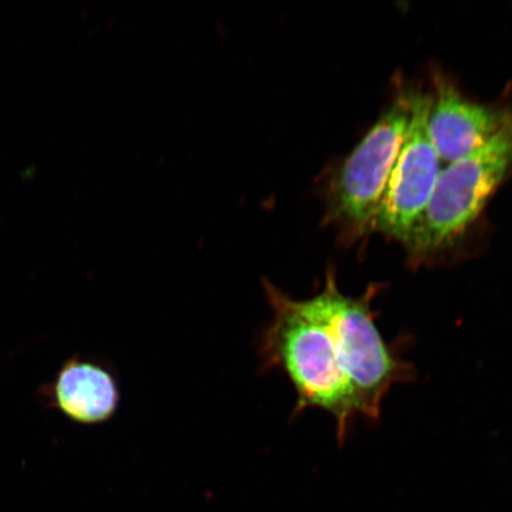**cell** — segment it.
Here are the masks:
<instances>
[{
  "mask_svg": "<svg viewBox=\"0 0 512 512\" xmlns=\"http://www.w3.org/2000/svg\"><path fill=\"white\" fill-rule=\"evenodd\" d=\"M262 286L273 312L259 343L264 368L283 371L291 381L297 413L317 408L332 415L343 444L379 368L373 324L329 288L296 300L267 279Z\"/></svg>",
  "mask_w": 512,
  "mask_h": 512,
  "instance_id": "cell-1",
  "label": "cell"
},
{
  "mask_svg": "<svg viewBox=\"0 0 512 512\" xmlns=\"http://www.w3.org/2000/svg\"><path fill=\"white\" fill-rule=\"evenodd\" d=\"M512 169V120L476 151L440 172L430 203L405 243L421 264L463 238Z\"/></svg>",
  "mask_w": 512,
  "mask_h": 512,
  "instance_id": "cell-2",
  "label": "cell"
},
{
  "mask_svg": "<svg viewBox=\"0 0 512 512\" xmlns=\"http://www.w3.org/2000/svg\"><path fill=\"white\" fill-rule=\"evenodd\" d=\"M411 107L412 92L400 94L329 178L325 220L336 224L345 238L375 230L377 211L405 142Z\"/></svg>",
  "mask_w": 512,
  "mask_h": 512,
  "instance_id": "cell-3",
  "label": "cell"
},
{
  "mask_svg": "<svg viewBox=\"0 0 512 512\" xmlns=\"http://www.w3.org/2000/svg\"><path fill=\"white\" fill-rule=\"evenodd\" d=\"M431 95L412 92L411 120L384 191L375 230L405 245L430 203L440 176V158L427 132Z\"/></svg>",
  "mask_w": 512,
  "mask_h": 512,
  "instance_id": "cell-4",
  "label": "cell"
},
{
  "mask_svg": "<svg viewBox=\"0 0 512 512\" xmlns=\"http://www.w3.org/2000/svg\"><path fill=\"white\" fill-rule=\"evenodd\" d=\"M512 120V112L467 99L444 79L435 80L427 132L440 160L452 163L489 143Z\"/></svg>",
  "mask_w": 512,
  "mask_h": 512,
  "instance_id": "cell-5",
  "label": "cell"
},
{
  "mask_svg": "<svg viewBox=\"0 0 512 512\" xmlns=\"http://www.w3.org/2000/svg\"><path fill=\"white\" fill-rule=\"evenodd\" d=\"M40 399L76 424H104L118 411L119 382L104 362L74 356L40 389Z\"/></svg>",
  "mask_w": 512,
  "mask_h": 512,
  "instance_id": "cell-6",
  "label": "cell"
}]
</instances>
